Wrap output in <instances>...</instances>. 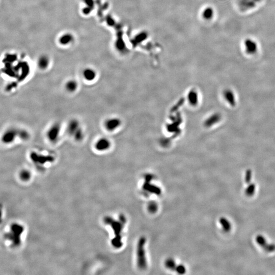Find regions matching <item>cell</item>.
Masks as SVG:
<instances>
[{"instance_id": "24", "label": "cell", "mask_w": 275, "mask_h": 275, "mask_svg": "<svg viewBox=\"0 0 275 275\" xmlns=\"http://www.w3.org/2000/svg\"><path fill=\"white\" fill-rule=\"evenodd\" d=\"M165 264H166L167 268L170 269V270H175L176 267H177V265L175 264L174 261L172 259H169L167 260Z\"/></svg>"}, {"instance_id": "14", "label": "cell", "mask_w": 275, "mask_h": 275, "mask_svg": "<svg viewBox=\"0 0 275 275\" xmlns=\"http://www.w3.org/2000/svg\"><path fill=\"white\" fill-rule=\"evenodd\" d=\"M64 87L66 91L70 93H73L76 92L78 89V82L76 80L70 79L66 82Z\"/></svg>"}, {"instance_id": "6", "label": "cell", "mask_w": 275, "mask_h": 275, "mask_svg": "<svg viewBox=\"0 0 275 275\" xmlns=\"http://www.w3.org/2000/svg\"><path fill=\"white\" fill-rule=\"evenodd\" d=\"M112 142L108 138L101 137L97 139L94 144V148L98 152H106L111 148Z\"/></svg>"}, {"instance_id": "11", "label": "cell", "mask_w": 275, "mask_h": 275, "mask_svg": "<svg viewBox=\"0 0 275 275\" xmlns=\"http://www.w3.org/2000/svg\"><path fill=\"white\" fill-rule=\"evenodd\" d=\"M244 44L246 53L248 55H254L256 53L258 47L257 43L254 40L248 38L244 41Z\"/></svg>"}, {"instance_id": "1", "label": "cell", "mask_w": 275, "mask_h": 275, "mask_svg": "<svg viewBox=\"0 0 275 275\" xmlns=\"http://www.w3.org/2000/svg\"><path fill=\"white\" fill-rule=\"evenodd\" d=\"M105 221L111 226L115 232V237L112 240V244L117 248L121 247L122 245L121 233L123 230L124 224L126 223V218L123 216H120L119 221H116L111 218H106Z\"/></svg>"}, {"instance_id": "9", "label": "cell", "mask_w": 275, "mask_h": 275, "mask_svg": "<svg viewBox=\"0 0 275 275\" xmlns=\"http://www.w3.org/2000/svg\"><path fill=\"white\" fill-rule=\"evenodd\" d=\"M256 243L268 252H272L275 251V244H268L267 240L263 235H258L255 238Z\"/></svg>"}, {"instance_id": "22", "label": "cell", "mask_w": 275, "mask_h": 275, "mask_svg": "<svg viewBox=\"0 0 275 275\" xmlns=\"http://www.w3.org/2000/svg\"><path fill=\"white\" fill-rule=\"evenodd\" d=\"M30 135L27 130L21 129L18 130V138L22 141H27L29 140Z\"/></svg>"}, {"instance_id": "8", "label": "cell", "mask_w": 275, "mask_h": 275, "mask_svg": "<svg viewBox=\"0 0 275 275\" xmlns=\"http://www.w3.org/2000/svg\"><path fill=\"white\" fill-rule=\"evenodd\" d=\"M152 178V176L150 175H147L145 178V183L143 185V189L147 193H154L155 194L159 195L161 194V191L159 187L150 183Z\"/></svg>"}, {"instance_id": "17", "label": "cell", "mask_w": 275, "mask_h": 275, "mask_svg": "<svg viewBox=\"0 0 275 275\" xmlns=\"http://www.w3.org/2000/svg\"><path fill=\"white\" fill-rule=\"evenodd\" d=\"M221 119V115L219 113H216L212 115L210 117L207 119L204 125L206 127H210L216 123H217Z\"/></svg>"}, {"instance_id": "5", "label": "cell", "mask_w": 275, "mask_h": 275, "mask_svg": "<svg viewBox=\"0 0 275 275\" xmlns=\"http://www.w3.org/2000/svg\"><path fill=\"white\" fill-rule=\"evenodd\" d=\"M122 125V121L117 117H111L104 121L103 126L107 131L112 133L117 130Z\"/></svg>"}, {"instance_id": "16", "label": "cell", "mask_w": 275, "mask_h": 275, "mask_svg": "<svg viewBox=\"0 0 275 275\" xmlns=\"http://www.w3.org/2000/svg\"><path fill=\"white\" fill-rule=\"evenodd\" d=\"M223 95L226 101L229 103V105L232 107H235L236 105L235 97L233 91L230 89L225 90L224 91Z\"/></svg>"}, {"instance_id": "10", "label": "cell", "mask_w": 275, "mask_h": 275, "mask_svg": "<svg viewBox=\"0 0 275 275\" xmlns=\"http://www.w3.org/2000/svg\"><path fill=\"white\" fill-rule=\"evenodd\" d=\"M82 77L84 80L87 82H92L96 79L97 77V73L95 69L88 67L84 69L82 72Z\"/></svg>"}, {"instance_id": "28", "label": "cell", "mask_w": 275, "mask_h": 275, "mask_svg": "<svg viewBox=\"0 0 275 275\" xmlns=\"http://www.w3.org/2000/svg\"><path fill=\"white\" fill-rule=\"evenodd\" d=\"M175 270L179 274H183L186 272V268H184V266L182 265L177 266Z\"/></svg>"}, {"instance_id": "25", "label": "cell", "mask_w": 275, "mask_h": 275, "mask_svg": "<svg viewBox=\"0 0 275 275\" xmlns=\"http://www.w3.org/2000/svg\"><path fill=\"white\" fill-rule=\"evenodd\" d=\"M20 176L22 179L24 180H28L30 178V173L28 171L22 170Z\"/></svg>"}, {"instance_id": "3", "label": "cell", "mask_w": 275, "mask_h": 275, "mask_svg": "<svg viewBox=\"0 0 275 275\" xmlns=\"http://www.w3.org/2000/svg\"><path fill=\"white\" fill-rule=\"evenodd\" d=\"M146 239L144 237H141L137 244V264L139 268L141 270H144L146 268L147 261L146 258L145 244Z\"/></svg>"}, {"instance_id": "29", "label": "cell", "mask_w": 275, "mask_h": 275, "mask_svg": "<svg viewBox=\"0 0 275 275\" xmlns=\"http://www.w3.org/2000/svg\"><path fill=\"white\" fill-rule=\"evenodd\" d=\"M254 1L257 3H259L261 1V0H254Z\"/></svg>"}, {"instance_id": "18", "label": "cell", "mask_w": 275, "mask_h": 275, "mask_svg": "<svg viewBox=\"0 0 275 275\" xmlns=\"http://www.w3.org/2000/svg\"><path fill=\"white\" fill-rule=\"evenodd\" d=\"M187 99L190 105L193 106H196L199 102V95L197 91L194 90H191L189 91Z\"/></svg>"}, {"instance_id": "27", "label": "cell", "mask_w": 275, "mask_h": 275, "mask_svg": "<svg viewBox=\"0 0 275 275\" xmlns=\"http://www.w3.org/2000/svg\"><path fill=\"white\" fill-rule=\"evenodd\" d=\"M157 205L156 203L154 202L150 203L148 205V210L150 212L154 213L157 210Z\"/></svg>"}, {"instance_id": "13", "label": "cell", "mask_w": 275, "mask_h": 275, "mask_svg": "<svg viewBox=\"0 0 275 275\" xmlns=\"http://www.w3.org/2000/svg\"><path fill=\"white\" fill-rule=\"evenodd\" d=\"M257 3L254 0H238V4L240 10L247 11L255 7Z\"/></svg>"}, {"instance_id": "2", "label": "cell", "mask_w": 275, "mask_h": 275, "mask_svg": "<svg viewBox=\"0 0 275 275\" xmlns=\"http://www.w3.org/2000/svg\"><path fill=\"white\" fill-rule=\"evenodd\" d=\"M66 131L69 135L77 142H81L84 138V133L78 120L73 119L67 123Z\"/></svg>"}, {"instance_id": "12", "label": "cell", "mask_w": 275, "mask_h": 275, "mask_svg": "<svg viewBox=\"0 0 275 275\" xmlns=\"http://www.w3.org/2000/svg\"><path fill=\"white\" fill-rule=\"evenodd\" d=\"M22 228L18 225H14L11 228V233L10 238L13 240L16 244H18L20 242V236L22 232Z\"/></svg>"}, {"instance_id": "23", "label": "cell", "mask_w": 275, "mask_h": 275, "mask_svg": "<svg viewBox=\"0 0 275 275\" xmlns=\"http://www.w3.org/2000/svg\"><path fill=\"white\" fill-rule=\"evenodd\" d=\"M256 186L254 183L249 184L248 187L246 188L244 193L248 196H252L254 195L255 191Z\"/></svg>"}, {"instance_id": "20", "label": "cell", "mask_w": 275, "mask_h": 275, "mask_svg": "<svg viewBox=\"0 0 275 275\" xmlns=\"http://www.w3.org/2000/svg\"><path fill=\"white\" fill-rule=\"evenodd\" d=\"M214 15V9L211 7H206L203 10L202 16L205 20H211L213 18Z\"/></svg>"}, {"instance_id": "21", "label": "cell", "mask_w": 275, "mask_h": 275, "mask_svg": "<svg viewBox=\"0 0 275 275\" xmlns=\"http://www.w3.org/2000/svg\"><path fill=\"white\" fill-rule=\"evenodd\" d=\"M219 222L223 230L225 232H228L231 229V225L228 220L225 218L222 217L219 220Z\"/></svg>"}, {"instance_id": "4", "label": "cell", "mask_w": 275, "mask_h": 275, "mask_svg": "<svg viewBox=\"0 0 275 275\" xmlns=\"http://www.w3.org/2000/svg\"><path fill=\"white\" fill-rule=\"evenodd\" d=\"M61 126L59 123H55L49 127L46 133V138L50 142L56 143L60 138Z\"/></svg>"}, {"instance_id": "15", "label": "cell", "mask_w": 275, "mask_h": 275, "mask_svg": "<svg viewBox=\"0 0 275 275\" xmlns=\"http://www.w3.org/2000/svg\"><path fill=\"white\" fill-rule=\"evenodd\" d=\"M50 60L48 56L45 55L41 56L37 61V65L41 70H45L49 67Z\"/></svg>"}, {"instance_id": "19", "label": "cell", "mask_w": 275, "mask_h": 275, "mask_svg": "<svg viewBox=\"0 0 275 275\" xmlns=\"http://www.w3.org/2000/svg\"><path fill=\"white\" fill-rule=\"evenodd\" d=\"M73 40V35L69 33L63 34L59 38V42L63 45H67L71 43Z\"/></svg>"}, {"instance_id": "26", "label": "cell", "mask_w": 275, "mask_h": 275, "mask_svg": "<svg viewBox=\"0 0 275 275\" xmlns=\"http://www.w3.org/2000/svg\"><path fill=\"white\" fill-rule=\"evenodd\" d=\"M252 178V171L250 169L248 170L246 172L244 180L247 183H250V181Z\"/></svg>"}, {"instance_id": "7", "label": "cell", "mask_w": 275, "mask_h": 275, "mask_svg": "<svg viewBox=\"0 0 275 275\" xmlns=\"http://www.w3.org/2000/svg\"><path fill=\"white\" fill-rule=\"evenodd\" d=\"M18 130L15 128H9L3 133L2 141L4 144H11L18 138Z\"/></svg>"}]
</instances>
